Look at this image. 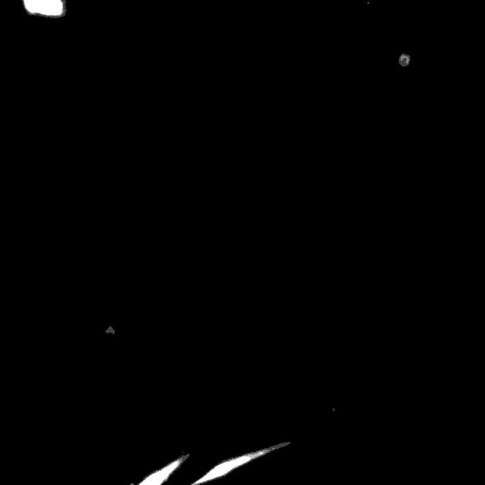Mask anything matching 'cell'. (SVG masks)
<instances>
[{
	"mask_svg": "<svg viewBox=\"0 0 485 485\" xmlns=\"http://www.w3.org/2000/svg\"><path fill=\"white\" fill-rule=\"evenodd\" d=\"M287 445L288 444L287 443V444L275 445V447L266 448V450H259L257 451V452L246 454V455L238 457V458L229 460V461L224 462L222 464L217 465V467L212 468L209 473L206 474V475L202 477V478L199 479L198 481L193 482V484L190 485H199L204 484V482L220 478V477L227 475V474L231 472V471L235 469V468L239 467L241 465L248 464V462L252 461V460L259 458V457L265 456L266 454L271 452V451L275 450H278V448L285 447V445Z\"/></svg>",
	"mask_w": 485,
	"mask_h": 485,
	"instance_id": "1",
	"label": "cell"
},
{
	"mask_svg": "<svg viewBox=\"0 0 485 485\" xmlns=\"http://www.w3.org/2000/svg\"><path fill=\"white\" fill-rule=\"evenodd\" d=\"M25 11L29 15L45 18H60L67 13L66 1L64 0H47V1H23Z\"/></svg>",
	"mask_w": 485,
	"mask_h": 485,
	"instance_id": "2",
	"label": "cell"
},
{
	"mask_svg": "<svg viewBox=\"0 0 485 485\" xmlns=\"http://www.w3.org/2000/svg\"><path fill=\"white\" fill-rule=\"evenodd\" d=\"M188 458L187 456L181 457L176 460V461L171 462L167 467L162 468L158 472L153 473L152 475L148 476L147 479H144L139 485H161L168 478L171 474L173 472L184 462V460Z\"/></svg>",
	"mask_w": 485,
	"mask_h": 485,
	"instance_id": "3",
	"label": "cell"
},
{
	"mask_svg": "<svg viewBox=\"0 0 485 485\" xmlns=\"http://www.w3.org/2000/svg\"><path fill=\"white\" fill-rule=\"evenodd\" d=\"M409 61H411V57L409 55H404L399 58V64L403 67L408 66Z\"/></svg>",
	"mask_w": 485,
	"mask_h": 485,
	"instance_id": "4",
	"label": "cell"
}]
</instances>
